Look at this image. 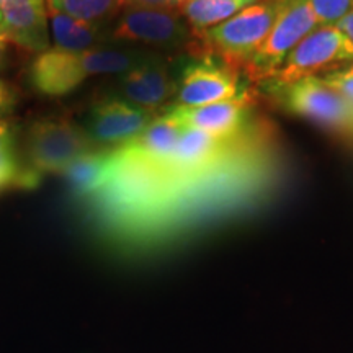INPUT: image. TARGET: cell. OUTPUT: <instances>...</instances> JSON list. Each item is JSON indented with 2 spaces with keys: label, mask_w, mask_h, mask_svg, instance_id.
<instances>
[{
  "label": "cell",
  "mask_w": 353,
  "mask_h": 353,
  "mask_svg": "<svg viewBox=\"0 0 353 353\" xmlns=\"http://www.w3.org/2000/svg\"><path fill=\"white\" fill-rule=\"evenodd\" d=\"M39 179L28 169H21L10 151H0V190L20 187L34 188Z\"/></svg>",
  "instance_id": "19"
},
{
  "label": "cell",
  "mask_w": 353,
  "mask_h": 353,
  "mask_svg": "<svg viewBox=\"0 0 353 353\" xmlns=\"http://www.w3.org/2000/svg\"><path fill=\"white\" fill-rule=\"evenodd\" d=\"M108 38L151 46H182L190 39V30L176 8L126 6Z\"/></svg>",
  "instance_id": "7"
},
{
  "label": "cell",
  "mask_w": 353,
  "mask_h": 353,
  "mask_svg": "<svg viewBox=\"0 0 353 353\" xmlns=\"http://www.w3.org/2000/svg\"><path fill=\"white\" fill-rule=\"evenodd\" d=\"M236 138H219L196 128H183L179 144L167 165V175L175 180H185L210 172L218 165Z\"/></svg>",
  "instance_id": "10"
},
{
  "label": "cell",
  "mask_w": 353,
  "mask_h": 353,
  "mask_svg": "<svg viewBox=\"0 0 353 353\" xmlns=\"http://www.w3.org/2000/svg\"><path fill=\"white\" fill-rule=\"evenodd\" d=\"M244 95L237 70L206 56L185 68L176 85L175 107H205Z\"/></svg>",
  "instance_id": "8"
},
{
  "label": "cell",
  "mask_w": 353,
  "mask_h": 353,
  "mask_svg": "<svg viewBox=\"0 0 353 353\" xmlns=\"http://www.w3.org/2000/svg\"><path fill=\"white\" fill-rule=\"evenodd\" d=\"M46 10L56 50L82 52L94 50L97 44L105 39V34L101 33V25L74 19L68 13L59 12L48 2Z\"/></svg>",
  "instance_id": "16"
},
{
  "label": "cell",
  "mask_w": 353,
  "mask_h": 353,
  "mask_svg": "<svg viewBox=\"0 0 353 353\" xmlns=\"http://www.w3.org/2000/svg\"><path fill=\"white\" fill-rule=\"evenodd\" d=\"M2 32L21 48L30 51L50 50V32H48L46 3L19 8V10L2 12Z\"/></svg>",
  "instance_id": "14"
},
{
  "label": "cell",
  "mask_w": 353,
  "mask_h": 353,
  "mask_svg": "<svg viewBox=\"0 0 353 353\" xmlns=\"http://www.w3.org/2000/svg\"><path fill=\"white\" fill-rule=\"evenodd\" d=\"M278 90H281V103L290 113L353 144V107L321 77L306 79Z\"/></svg>",
  "instance_id": "5"
},
{
  "label": "cell",
  "mask_w": 353,
  "mask_h": 353,
  "mask_svg": "<svg viewBox=\"0 0 353 353\" xmlns=\"http://www.w3.org/2000/svg\"><path fill=\"white\" fill-rule=\"evenodd\" d=\"M148 59L139 51L94 48L82 52L43 51L30 65V83L43 95H68L97 74H125Z\"/></svg>",
  "instance_id": "1"
},
{
  "label": "cell",
  "mask_w": 353,
  "mask_h": 353,
  "mask_svg": "<svg viewBox=\"0 0 353 353\" xmlns=\"http://www.w3.org/2000/svg\"><path fill=\"white\" fill-rule=\"evenodd\" d=\"M112 169V149H100L77 157L63 170L70 192L79 200L87 201L107 183Z\"/></svg>",
  "instance_id": "15"
},
{
  "label": "cell",
  "mask_w": 353,
  "mask_h": 353,
  "mask_svg": "<svg viewBox=\"0 0 353 353\" xmlns=\"http://www.w3.org/2000/svg\"><path fill=\"white\" fill-rule=\"evenodd\" d=\"M152 120V113L130 101L107 99L97 101L92 107L87 132L95 144L120 148L138 138Z\"/></svg>",
  "instance_id": "9"
},
{
  "label": "cell",
  "mask_w": 353,
  "mask_h": 353,
  "mask_svg": "<svg viewBox=\"0 0 353 353\" xmlns=\"http://www.w3.org/2000/svg\"><path fill=\"white\" fill-rule=\"evenodd\" d=\"M38 3H46V0H0V10H19V8L38 6Z\"/></svg>",
  "instance_id": "22"
},
{
  "label": "cell",
  "mask_w": 353,
  "mask_h": 353,
  "mask_svg": "<svg viewBox=\"0 0 353 353\" xmlns=\"http://www.w3.org/2000/svg\"><path fill=\"white\" fill-rule=\"evenodd\" d=\"M316 19L322 25H335L353 8V0H309Z\"/></svg>",
  "instance_id": "20"
},
{
  "label": "cell",
  "mask_w": 353,
  "mask_h": 353,
  "mask_svg": "<svg viewBox=\"0 0 353 353\" xmlns=\"http://www.w3.org/2000/svg\"><path fill=\"white\" fill-rule=\"evenodd\" d=\"M12 105V94L10 90H8V87L0 81V114L7 113L8 108H10Z\"/></svg>",
  "instance_id": "25"
},
{
  "label": "cell",
  "mask_w": 353,
  "mask_h": 353,
  "mask_svg": "<svg viewBox=\"0 0 353 353\" xmlns=\"http://www.w3.org/2000/svg\"><path fill=\"white\" fill-rule=\"evenodd\" d=\"M330 88L341 94L353 107V64L321 77Z\"/></svg>",
  "instance_id": "21"
},
{
  "label": "cell",
  "mask_w": 353,
  "mask_h": 353,
  "mask_svg": "<svg viewBox=\"0 0 353 353\" xmlns=\"http://www.w3.org/2000/svg\"><path fill=\"white\" fill-rule=\"evenodd\" d=\"M7 46H8V38L0 32V70L3 69V65L7 63Z\"/></svg>",
  "instance_id": "26"
},
{
  "label": "cell",
  "mask_w": 353,
  "mask_h": 353,
  "mask_svg": "<svg viewBox=\"0 0 353 353\" xmlns=\"http://www.w3.org/2000/svg\"><path fill=\"white\" fill-rule=\"evenodd\" d=\"M249 95H244L205 107H172L167 113L174 114L183 128H196L219 138H236L249 113Z\"/></svg>",
  "instance_id": "12"
},
{
  "label": "cell",
  "mask_w": 353,
  "mask_h": 353,
  "mask_svg": "<svg viewBox=\"0 0 353 353\" xmlns=\"http://www.w3.org/2000/svg\"><path fill=\"white\" fill-rule=\"evenodd\" d=\"M335 26H337V28L345 34L348 41L353 44V8L347 13L345 17H343V19L339 20L337 23H335Z\"/></svg>",
  "instance_id": "23"
},
{
  "label": "cell",
  "mask_w": 353,
  "mask_h": 353,
  "mask_svg": "<svg viewBox=\"0 0 353 353\" xmlns=\"http://www.w3.org/2000/svg\"><path fill=\"white\" fill-rule=\"evenodd\" d=\"M353 64V44L335 25H322L312 30L301 43L285 57L270 81L273 87L285 88L293 83L330 74Z\"/></svg>",
  "instance_id": "3"
},
{
  "label": "cell",
  "mask_w": 353,
  "mask_h": 353,
  "mask_svg": "<svg viewBox=\"0 0 353 353\" xmlns=\"http://www.w3.org/2000/svg\"><path fill=\"white\" fill-rule=\"evenodd\" d=\"M280 10V0H257L214 28L195 33L203 46L232 69H247L255 51L270 33Z\"/></svg>",
  "instance_id": "2"
},
{
  "label": "cell",
  "mask_w": 353,
  "mask_h": 353,
  "mask_svg": "<svg viewBox=\"0 0 353 353\" xmlns=\"http://www.w3.org/2000/svg\"><path fill=\"white\" fill-rule=\"evenodd\" d=\"M182 131V123L176 120L174 114L165 112V114L152 120L151 125L145 128L134 141L120 145V148L125 152L165 170L174 156Z\"/></svg>",
  "instance_id": "13"
},
{
  "label": "cell",
  "mask_w": 353,
  "mask_h": 353,
  "mask_svg": "<svg viewBox=\"0 0 353 353\" xmlns=\"http://www.w3.org/2000/svg\"><path fill=\"white\" fill-rule=\"evenodd\" d=\"M46 2L74 19L97 25L112 19L121 7L120 0H46Z\"/></svg>",
  "instance_id": "18"
},
{
  "label": "cell",
  "mask_w": 353,
  "mask_h": 353,
  "mask_svg": "<svg viewBox=\"0 0 353 353\" xmlns=\"http://www.w3.org/2000/svg\"><path fill=\"white\" fill-rule=\"evenodd\" d=\"M13 136L10 126L6 121H0V151H10Z\"/></svg>",
  "instance_id": "24"
},
{
  "label": "cell",
  "mask_w": 353,
  "mask_h": 353,
  "mask_svg": "<svg viewBox=\"0 0 353 353\" xmlns=\"http://www.w3.org/2000/svg\"><path fill=\"white\" fill-rule=\"evenodd\" d=\"M255 2L257 0H185L179 12L193 32L201 33L221 25Z\"/></svg>",
  "instance_id": "17"
},
{
  "label": "cell",
  "mask_w": 353,
  "mask_h": 353,
  "mask_svg": "<svg viewBox=\"0 0 353 353\" xmlns=\"http://www.w3.org/2000/svg\"><path fill=\"white\" fill-rule=\"evenodd\" d=\"M95 148L88 132L69 120L34 121L26 132V169L38 179L44 174H63L70 162Z\"/></svg>",
  "instance_id": "4"
},
{
  "label": "cell",
  "mask_w": 353,
  "mask_h": 353,
  "mask_svg": "<svg viewBox=\"0 0 353 353\" xmlns=\"http://www.w3.org/2000/svg\"><path fill=\"white\" fill-rule=\"evenodd\" d=\"M118 87L126 101L149 113L156 112L176 94V85L172 82L167 64L156 57H148L123 74Z\"/></svg>",
  "instance_id": "11"
},
{
  "label": "cell",
  "mask_w": 353,
  "mask_h": 353,
  "mask_svg": "<svg viewBox=\"0 0 353 353\" xmlns=\"http://www.w3.org/2000/svg\"><path fill=\"white\" fill-rule=\"evenodd\" d=\"M317 26L319 21L309 0H280L275 23L245 70L255 79H270L285 57Z\"/></svg>",
  "instance_id": "6"
},
{
  "label": "cell",
  "mask_w": 353,
  "mask_h": 353,
  "mask_svg": "<svg viewBox=\"0 0 353 353\" xmlns=\"http://www.w3.org/2000/svg\"><path fill=\"white\" fill-rule=\"evenodd\" d=\"M0 26H2V10H0Z\"/></svg>",
  "instance_id": "27"
}]
</instances>
